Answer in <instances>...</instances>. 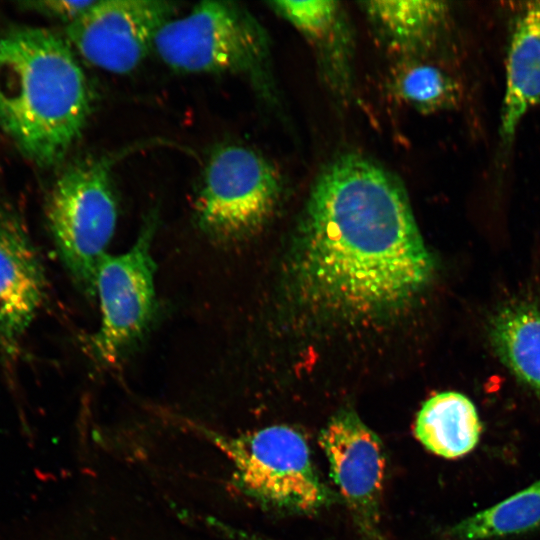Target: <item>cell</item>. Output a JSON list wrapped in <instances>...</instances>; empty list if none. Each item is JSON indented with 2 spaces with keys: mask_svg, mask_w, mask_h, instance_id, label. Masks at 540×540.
I'll return each instance as SVG.
<instances>
[{
  "mask_svg": "<svg viewBox=\"0 0 540 540\" xmlns=\"http://www.w3.org/2000/svg\"><path fill=\"white\" fill-rule=\"evenodd\" d=\"M178 3L150 0L95 1L66 26V40L86 62L128 74L153 50L161 27L176 17Z\"/></svg>",
  "mask_w": 540,
  "mask_h": 540,
  "instance_id": "ba28073f",
  "label": "cell"
},
{
  "mask_svg": "<svg viewBox=\"0 0 540 540\" xmlns=\"http://www.w3.org/2000/svg\"><path fill=\"white\" fill-rule=\"evenodd\" d=\"M370 22L392 45L417 48L433 38L444 23L448 6L432 0L360 2Z\"/></svg>",
  "mask_w": 540,
  "mask_h": 540,
  "instance_id": "9a60e30c",
  "label": "cell"
},
{
  "mask_svg": "<svg viewBox=\"0 0 540 540\" xmlns=\"http://www.w3.org/2000/svg\"><path fill=\"white\" fill-rule=\"evenodd\" d=\"M91 112V88L66 38L36 27L0 34V128L26 158L62 161Z\"/></svg>",
  "mask_w": 540,
  "mask_h": 540,
  "instance_id": "7a4b0ae2",
  "label": "cell"
},
{
  "mask_svg": "<svg viewBox=\"0 0 540 540\" xmlns=\"http://www.w3.org/2000/svg\"><path fill=\"white\" fill-rule=\"evenodd\" d=\"M481 423L472 401L447 391L426 400L419 410L414 434L431 453L454 459L470 453L478 444Z\"/></svg>",
  "mask_w": 540,
  "mask_h": 540,
  "instance_id": "5bb4252c",
  "label": "cell"
},
{
  "mask_svg": "<svg viewBox=\"0 0 540 540\" xmlns=\"http://www.w3.org/2000/svg\"><path fill=\"white\" fill-rule=\"evenodd\" d=\"M45 273L20 217L0 211V344L13 346L40 309Z\"/></svg>",
  "mask_w": 540,
  "mask_h": 540,
  "instance_id": "30bf717a",
  "label": "cell"
},
{
  "mask_svg": "<svg viewBox=\"0 0 540 540\" xmlns=\"http://www.w3.org/2000/svg\"><path fill=\"white\" fill-rule=\"evenodd\" d=\"M296 270L321 307L374 316L410 303L428 285L434 259L401 182L348 153L317 175L298 230Z\"/></svg>",
  "mask_w": 540,
  "mask_h": 540,
  "instance_id": "6da1fadb",
  "label": "cell"
},
{
  "mask_svg": "<svg viewBox=\"0 0 540 540\" xmlns=\"http://www.w3.org/2000/svg\"><path fill=\"white\" fill-rule=\"evenodd\" d=\"M540 527V479L495 505L454 524L455 540H488L519 535Z\"/></svg>",
  "mask_w": 540,
  "mask_h": 540,
  "instance_id": "2e32d148",
  "label": "cell"
},
{
  "mask_svg": "<svg viewBox=\"0 0 540 540\" xmlns=\"http://www.w3.org/2000/svg\"><path fill=\"white\" fill-rule=\"evenodd\" d=\"M487 331L499 360L540 397V305L521 299L502 304Z\"/></svg>",
  "mask_w": 540,
  "mask_h": 540,
  "instance_id": "4fadbf2b",
  "label": "cell"
},
{
  "mask_svg": "<svg viewBox=\"0 0 540 540\" xmlns=\"http://www.w3.org/2000/svg\"><path fill=\"white\" fill-rule=\"evenodd\" d=\"M115 157L83 159L62 172L45 206L60 258L76 286L95 297L94 279L118 219L111 171Z\"/></svg>",
  "mask_w": 540,
  "mask_h": 540,
  "instance_id": "277c9868",
  "label": "cell"
},
{
  "mask_svg": "<svg viewBox=\"0 0 540 540\" xmlns=\"http://www.w3.org/2000/svg\"><path fill=\"white\" fill-rule=\"evenodd\" d=\"M270 8L293 25L315 50L326 84L347 96L352 82V33L340 2L334 0L271 1Z\"/></svg>",
  "mask_w": 540,
  "mask_h": 540,
  "instance_id": "8fae6325",
  "label": "cell"
},
{
  "mask_svg": "<svg viewBox=\"0 0 540 540\" xmlns=\"http://www.w3.org/2000/svg\"><path fill=\"white\" fill-rule=\"evenodd\" d=\"M319 444L356 525L370 540H379L386 474L381 439L354 411L342 409L321 431Z\"/></svg>",
  "mask_w": 540,
  "mask_h": 540,
  "instance_id": "9c48e42d",
  "label": "cell"
},
{
  "mask_svg": "<svg viewBox=\"0 0 540 540\" xmlns=\"http://www.w3.org/2000/svg\"><path fill=\"white\" fill-rule=\"evenodd\" d=\"M396 95L422 113L452 108L460 96L458 84L440 68L427 63L400 64L393 75Z\"/></svg>",
  "mask_w": 540,
  "mask_h": 540,
  "instance_id": "e0dca14e",
  "label": "cell"
},
{
  "mask_svg": "<svg viewBox=\"0 0 540 540\" xmlns=\"http://www.w3.org/2000/svg\"><path fill=\"white\" fill-rule=\"evenodd\" d=\"M153 51L169 68L186 74H237L265 92L268 38L251 13L234 2L204 1L165 23Z\"/></svg>",
  "mask_w": 540,
  "mask_h": 540,
  "instance_id": "3957f363",
  "label": "cell"
},
{
  "mask_svg": "<svg viewBox=\"0 0 540 540\" xmlns=\"http://www.w3.org/2000/svg\"><path fill=\"white\" fill-rule=\"evenodd\" d=\"M158 216L150 213L130 248L107 253L99 262L94 294L99 300L100 324L91 337L94 354L115 363L147 332L156 311L155 263L152 242Z\"/></svg>",
  "mask_w": 540,
  "mask_h": 540,
  "instance_id": "8992f818",
  "label": "cell"
},
{
  "mask_svg": "<svg viewBox=\"0 0 540 540\" xmlns=\"http://www.w3.org/2000/svg\"><path fill=\"white\" fill-rule=\"evenodd\" d=\"M540 103V1L523 4L506 59L500 136L509 143L523 117Z\"/></svg>",
  "mask_w": 540,
  "mask_h": 540,
  "instance_id": "7c38bea8",
  "label": "cell"
},
{
  "mask_svg": "<svg viewBox=\"0 0 540 540\" xmlns=\"http://www.w3.org/2000/svg\"><path fill=\"white\" fill-rule=\"evenodd\" d=\"M95 1H29L23 2L20 5L23 9L32 10L69 24L91 7Z\"/></svg>",
  "mask_w": 540,
  "mask_h": 540,
  "instance_id": "ac0fdd59",
  "label": "cell"
},
{
  "mask_svg": "<svg viewBox=\"0 0 540 540\" xmlns=\"http://www.w3.org/2000/svg\"><path fill=\"white\" fill-rule=\"evenodd\" d=\"M231 455L246 490L270 506L315 512L333 499L304 437L288 426H269L236 439Z\"/></svg>",
  "mask_w": 540,
  "mask_h": 540,
  "instance_id": "52a82bcc",
  "label": "cell"
},
{
  "mask_svg": "<svg viewBox=\"0 0 540 540\" xmlns=\"http://www.w3.org/2000/svg\"><path fill=\"white\" fill-rule=\"evenodd\" d=\"M196 197L198 226L218 240H233L262 228L283 191L277 168L261 153L238 144L210 154Z\"/></svg>",
  "mask_w": 540,
  "mask_h": 540,
  "instance_id": "5b68a950",
  "label": "cell"
}]
</instances>
